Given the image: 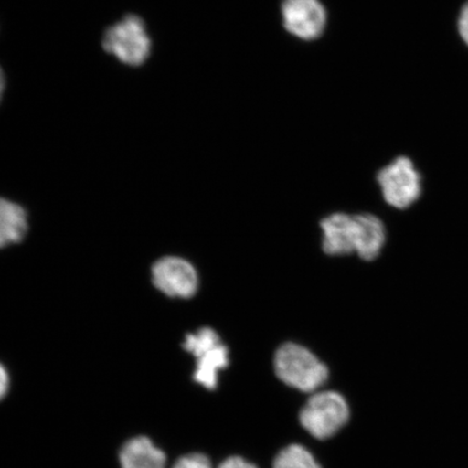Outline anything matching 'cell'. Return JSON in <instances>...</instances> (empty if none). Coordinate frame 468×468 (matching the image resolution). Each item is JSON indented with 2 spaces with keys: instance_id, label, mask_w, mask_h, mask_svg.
I'll return each mask as SVG.
<instances>
[{
  "instance_id": "obj_1",
  "label": "cell",
  "mask_w": 468,
  "mask_h": 468,
  "mask_svg": "<svg viewBox=\"0 0 468 468\" xmlns=\"http://www.w3.org/2000/svg\"><path fill=\"white\" fill-rule=\"evenodd\" d=\"M322 249L330 256L377 260L386 241L383 221L372 214L335 213L321 220Z\"/></svg>"
},
{
  "instance_id": "obj_2",
  "label": "cell",
  "mask_w": 468,
  "mask_h": 468,
  "mask_svg": "<svg viewBox=\"0 0 468 468\" xmlns=\"http://www.w3.org/2000/svg\"><path fill=\"white\" fill-rule=\"evenodd\" d=\"M274 367L283 383L305 393L317 390L329 377L317 356L295 343H286L278 349Z\"/></svg>"
},
{
  "instance_id": "obj_3",
  "label": "cell",
  "mask_w": 468,
  "mask_h": 468,
  "mask_svg": "<svg viewBox=\"0 0 468 468\" xmlns=\"http://www.w3.org/2000/svg\"><path fill=\"white\" fill-rule=\"evenodd\" d=\"M185 350L195 356L197 368L193 378L207 389L218 388V373L229 365V351L222 344L218 332L202 327L186 336Z\"/></svg>"
},
{
  "instance_id": "obj_4",
  "label": "cell",
  "mask_w": 468,
  "mask_h": 468,
  "mask_svg": "<svg viewBox=\"0 0 468 468\" xmlns=\"http://www.w3.org/2000/svg\"><path fill=\"white\" fill-rule=\"evenodd\" d=\"M102 45L105 51L131 67L142 66L151 51V40L144 22L142 17L133 15L108 28Z\"/></svg>"
},
{
  "instance_id": "obj_5",
  "label": "cell",
  "mask_w": 468,
  "mask_h": 468,
  "mask_svg": "<svg viewBox=\"0 0 468 468\" xmlns=\"http://www.w3.org/2000/svg\"><path fill=\"white\" fill-rule=\"evenodd\" d=\"M349 409L344 398L335 391H324L310 398L301 412V423L318 439L335 435L347 423Z\"/></svg>"
},
{
  "instance_id": "obj_6",
  "label": "cell",
  "mask_w": 468,
  "mask_h": 468,
  "mask_svg": "<svg viewBox=\"0 0 468 468\" xmlns=\"http://www.w3.org/2000/svg\"><path fill=\"white\" fill-rule=\"evenodd\" d=\"M378 183L384 200L390 207L405 209L419 200L422 193V180L414 164L407 156L397 157L380 169Z\"/></svg>"
},
{
  "instance_id": "obj_7",
  "label": "cell",
  "mask_w": 468,
  "mask_h": 468,
  "mask_svg": "<svg viewBox=\"0 0 468 468\" xmlns=\"http://www.w3.org/2000/svg\"><path fill=\"white\" fill-rule=\"evenodd\" d=\"M151 277L155 288L168 297L189 300L198 289L197 269L183 257L166 256L156 261Z\"/></svg>"
},
{
  "instance_id": "obj_8",
  "label": "cell",
  "mask_w": 468,
  "mask_h": 468,
  "mask_svg": "<svg viewBox=\"0 0 468 468\" xmlns=\"http://www.w3.org/2000/svg\"><path fill=\"white\" fill-rule=\"evenodd\" d=\"M282 16L285 28L303 40L320 37L326 26V11L319 0H284Z\"/></svg>"
},
{
  "instance_id": "obj_9",
  "label": "cell",
  "mask_w": 468,
  "mask_h": 468,
  "mask_svg": "<svg viewBox=\"0 0 468 468\" xmlns=\"http://www.w3.org/2000/svg\"><path fill=\"white\" fill-rule=\"evenodd\" d=\"M122 468H165L166 456L146 437H136L122 446Z\"/></svg>"
},
{
  "instance_id": "obj_10",
  "label": "cell",
  "mask_w": 468,
  "mask_h": 468,
  "mask_svg": "<svg viewBox=\"0 0 468 468\" xmlns=\"http://www.w3.org/2000/svg\"><path fill=\"white\" fill-rule=\"evenodd\" d=\"M27 229V210L20 204L0 197V249L20 243Z\"/></svg>"
},
{
  "instance_id": "obj_11",
  "label": "cell",
  "mask_w": 468,
  "mask_h": 468,
  "mask_svg": "<svg viewBox=\"0 0 468 468\" xmlns=\"http://www.w3.org/2000/svg\"><path fill=\"white\" fill-rule=\"evenodd\" d=\"M273 468H321L307 450L298 444L285 448L274 460Z\"/></svg>"
},
{
  "instance_id": "obj_12",
  "label": "cell",
  "mask_w": 468,
  "mask_h": 468,
  "mask_svg": "<svg viewBox=\"0 0 468 468\" xmlns=\"http://www.w3.org/2000/svg\"><path fill=\"white\" fill-rule=\"evenodd\" d=\"M455 31L462 45L468 49V0L461 5L456 15Z\"/></svg>"
},
{
  "instance_id": "obj_13",
  "label": "cell",
  "mask_w": 468,
  "mask_h": 468,
  "mask_svg": "<svg viewBox=\"0 0 468 468\" xmlns=\"http://www.w3.org/2000/svg\"><path fill=\"white\" fill-rule=\"evenodd\" d=\"M173 468H213V466L207 455L192 453L180 458Z\"/></svg>"
},
{
  "instance_id": "obj_14",
  "label": "cell",
  "mask_w": 468,
  "mask_h": 468,
  "mask_svg": "<svg viewBox=\"0 0 468 468\" xmlns=\"http://www.w3.org/2000/svg\"><path fill=\"white\" fill-rule=\"evenodd\" d=\"M219 468H257L255 465L249 463V462L237 458V456H233V458L227 459L224 463H222Z\"/></svg>"
},
{
  "instance_id": "obj_15",
  "label": "cell",
  "mask_w": 468,
  "mask_h": 468,
  "mask_svg": "<svg viewBox=\"0 0 468 468\" xmlns=\"http://www.w3.org/2000/svg\"><path fill=\"white\" fill-rule=\"evenodd\" d=\"M9 388V377L7 371L0 365V400L7 394Z\"/></svg>"
},
{
  "instance_id": "obj_16",
  "label": "cell",
  "mask_w": 468,
  "mask_h": 468,
  "mask_svg": "<svg viewBox=\"0 0 468 468\" xmlns=\"http://www.w3.org/2000/svg\"><path fill=\"white\" fill-rule=\"evenodd\" d=\"M4 88H5V76L3 73V69H0V98H2Z\"/></svg>"
}]
</instances>
